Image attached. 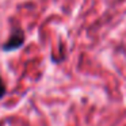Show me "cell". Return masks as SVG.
I'll return each instance as SVG.
<instances>
[{
    "label": "cell",
    "instance_id": "obj_1",
    "mask_svg": "<svg viewBox=\"0 0 126 126\" xmlns=\"http://www.w3.org/2000/svg\"><path fill=\"white\" fill-rule=\"evenodd\" d=\"M23 44H25V33L20 27H15L10 35L8 41L3 45V50L4 52H12V50L19 49Z\"/></svg>",
    "mask_w": 126,
    "mask_h": 126
},
{
    "label": "cell",
    "instance_id": "obj_2",
    "mask_svg": "<svg viewBox=\"0 0 126 126\" xmlns=\"http://www.w3.org/2000/svg\"><path fill=\"white\" fill-rule=\"evenodd\" d=\"M4 95H6V84H4L3 79L0 77V99L3 98Z\"/></svg>",
    "mask_w": 126,
    "mask_h": 126
}]
</instances>
